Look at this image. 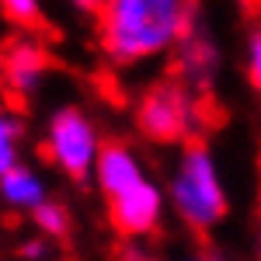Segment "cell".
Segmentation results:
<instances>
[{
    "instance_id": "1",
    "label": "cell",
    "mask_w": 261,
    "mask_h": 261,
    "mask_svg": "<svg viewBox=\"0 0 261 261\" xmlns=\"http://www.w3.org/2000/svg\"><path fill=\"white\" fill-rule=\"evenodd\" d=\"M195 14V0H105L98 14L101 53L112 66L167 56Z\"/></svg>"
},
{
    "instance_id": "2",
    "label": "cell",
    "mask_w": 261,
    "mask_h": 261,
    "mask_svg": "<svg viewBox=\"0 0 261 261\" xmlns=\"http://www.w3.org/2000/svg\"><path fill=\"white\" fill-rule=\"evenodd\" d=\"M91 178L105 195L108 223L122 241L143 244L150 233H157L167 199H164V188L150 178L140 153L129 143H101Z\"/></svg>"
},
{
    "instance_id": "3",
    "label": "cell",
    "mask_w": 261,
    "mask_h": 261,
    "mask_svg": "<svg viewBox=\"0 0 261 261\" xmlns=\"http://www.w3.org/2000/svg\"><path fill=\"white\" fill-rule=\"evenodd\" d=\"M164 199L174 205L178 220L185 226H192L195 233H209L213 226H220L226 220L230 195L223 188L220 164H216L205 140H192L181 146Z\"/></svg>"
},
{
    "instance_id": "4",
    "label": "cell",
    "mask_w": 261,
    "mask_h": 261,
    "mask_svg": "<svg viewBox=\"0 0 261 261\" xmlns=\"http://www.w3.org/2000/svg\"><path fill=\"white\" fill-rule=\"evenodd\" d=\"M209 125L205 105L195 91H188L181 81L164 77L150 84L136 101V129L150 143H192L202 140V129Z\"/></svg>"
},
{
    "instance_id": "5",
    "label": "cell",
    "mask_w": 261,
    "mask_h": 261,
    "mask_svg": "<svg viewBox=\"0 0 261 261\" xmlns=\"http://www.w3.org/2000/svg\"><path fill=\"white\" fill-rule=\"evenodd\" d=\"M101 150V136L94 119L77 108V105H66L56 108L53 119L45 125V140H42V153L49 157V164L63 171L70 181H87L94 171Z\"/></svg>"
},
{
    "instance_id": "6",
    "label": "cell",
    "mask_w": 261,
    "mask_h": 261,
    "mask_svg": "<svg viewBox=\"0 0 261 261\" xmlns=\"http://www.w3.org/2000/svg\"><path fill=\"white\" fill-rule=\"evenodd\" d=\"M174 53V81H181L188 91L195 94H209V87L216 84V73L223 66V53L220 42L213 39V32L202 24V14L192 18V24L185 28V35L178 39V45L171 49Z\"/></svg>"
},
{
    "instance_id": "7",
    "label": "cell",
    "mask_w": 261,
    "mask_h": 261,
    "mask_svg": "<svg viewBox=\"0 0 261 261\" xmlns=\"http://www.w3.org/2000/svg\"><path fill=\"white\" fill-rule=\"evenodd\" d=\"M49 73V53L39 39L18 35L0 45V81L14 98H32Z\"/></svg>"
},
{
    "instance_id": "8",
    "label": "cell",
    "mask_w": 261,
    "mask_h": 261,
    "mask_svg": "<svg viewBox=\"0 0 261 261\" xmlns=\"http://www.w3.org/2000/svg\"><path fill=\"white\" fill-rule=\"evenodd\" d=\"M0 199L7 202L11 209L32 213V209H39L42 202L49 199V192H45V181H42V174L35 167L18 164L14 171H7V174L0 178Z\"/></svg>"
},
{
    "instance_id": "9",
    "label": "cell",
    "mask_w": 261,
    "mask_h": 261,
    "mask_svg": "<svg viewBox=\"0 0 261 261\" xmlns=\"http://www.w3.org/2000/svg\"><path fill=\"white\" fill-rule=\"evenodd\" d=\"M21 164V119L0 105V178Z\"/></svg>"
},
{
    "instance_id": "10",
    "label": "cell",
    "mask_w": 261,
    "mask_h": 261,
    "mask_svg": "<svg viewBox=\"0 0 261 261\" xmlns=\"http://www.w3.org/2000/svg\"><path fill=\"white\" fill-rule=\"evenodd\" d=\"M32 223H35V233L45 241H63L70 233V209L63 202L45 199L39 209H32Z\"/></svg>"
},
{
    "instance_id": "11",
    "label": "cell",
    "mask_w": 261,
    "mask_h": 261,
    "mask_svg": "<svg viewBox=\"0 0 261 261\" xmlns=\"http://www.w3.org/2000/svg\"><path fill=\"white\" fill-rule=\"evenodd\" d=\"M0 14L21 28H39L42 24V0H0Z\"/></svg>"
},
{
    "instance_id": "12",
    "label": "cell",
    "mask_w": 261,
    "mask_h": 261,
    "mask_svg": "<svg viewBox=\"0 0 261 261\" xmlns=\"http://www.w3.org/2000/svg\"><path fill=\"white\" fill-rule=\"evenodd\" d=\"M244 73H247V84L261 91V24H254L244 39Z\"/></svg>"
},
{
    "instance_id": "13",
    "label": "cell",
    "mask_w": 261,
    "mask_h": 261,
    "mask_svg": "<svg viewBox=\"0 0 261 261\" xmlns=\"http://www.w3.org/2000/svg\"><path fill=\"white\" fill-rule=\"evenodd\" d=\"M45 254H49V241L39 237V233H32V237H24L18 244V258L24 261H45Z\"/></svg>"
},
{
    "instance_id": "14",
    "label": "cell",
    "mask_w": 261,
    "mask_h": 261,
    "mask_svg": "<svg viewBox=\"0 0 261 261\" xmlns=\"http://www.w3.org/2000/svg\"><path fill=\"white\" fill-rule=\"evenodd\" d=\"M122 261H161L153 251H146L143 244H125V251H122Z\"/></svg>"
},
{
    "instance_id": "15",
    "label": "cell",
    "mask_w": 261,
    "mask_h": 261,
    "mask_svg": "<svg viewBox=\"0 0 261 261\" xmlns=\"http://www.w3.org/2000/svg\"><path fill=\"white\" fill-rule=\"evenodd\" d=\"M101 4H105V0H70V7H73L77 14H91V18L101 14Z\"/></svg>"
},
{
    "instance_id": "16",
    "label": "cell",
    "mask_w": 261,
    "mask_h": 261,
    "mask_svg": "<svg viewBox=\"0 0 261 261\" xmlns=\"http://www.w3.org/2000/svg\"><path fill=\"white\" fill-rule=\"evenodd\" d=\"M185 261H223V258L213 254V251H199V254H192V258H185Z\"/></svg>"
}]
</instances>
